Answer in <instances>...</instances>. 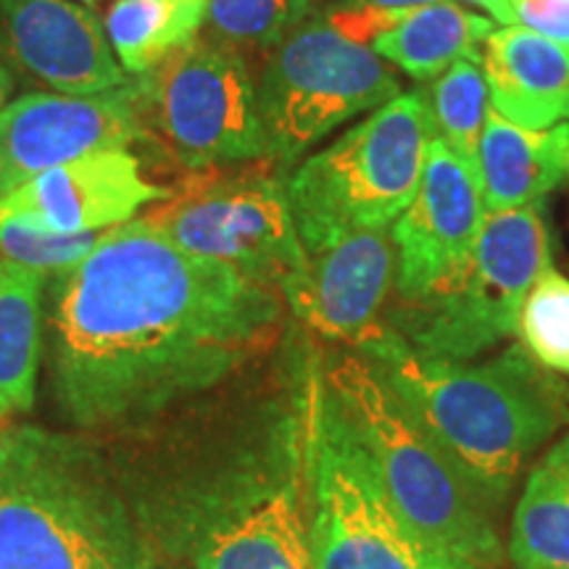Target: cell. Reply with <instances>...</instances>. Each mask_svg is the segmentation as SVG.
<instances>
[{"mask_svg":"<svg viewBox=\"0 0 569 569\" xmlns=\"http://www.w3.org/2000/svg\"><path fill=\"white\" fill-rule=\"evenodd\" d=\"M493 21L461 9L453 0L417 6L393 30L372 42V51L411 80H438L461 59L482 63V48L493 32Z\"/></svg>","mask_w":569,"mask_h":569,"instance_id":"19","label":"cell"},{"mask_svg":"<svg viewBox=\"0 0 569 569\" xmlns=\"http://www.w3.org/2000/svg\"><path fill=\"white\" fill-rule=\"evenodd\" d=\"M306 264L282 284L290 311L319 338L351 348L380 330L396 280L390 230H351L306 248Z\"/></svg>","mask_w":569,"mask_h":569,"instance_id":"13","label":"cell"},{"mask_svg":"<svg viewBox=\"0 0 569 569\" xmlns=\"http://www.w3.org/2000/svg\"><path fill=\"white\" fill-rule=\"evenodd\" d=\"M436 134L478 172V146L486 130L490 92L480 61L461 59L425 92Z\"/></svg>","mask_w":569,"mask_h":569,"instance_id":"23","label":"cell"},{"mask_svg":"<svg viewBox=\"0 0 569 569\" xmlns=\"http://www.w3.org/2000/svg\"><path fill=\"white\" fill-rule=\"evenodd\" d=\"M282 293L134 219L53 293V380L82 427L138 422L274 346Z\"/></svg>","mask_w":569,"mask_h":569,"instance_id":"1","label":"cell"},{"mask_svg":"<svg viewBox=\"0 0 569 569\" xmlns=\"http://www.w3.org/2000/svg\"><path fill=\"white\" fill-rule=\"evenodd\" d=\"M0 569H156L98 453L38 427L0 432Z\"/></svg>","mask_w":569,"mask_h":569,"instance_id":"3","label":"cell"},{"mask_svg":"<svg viewBox=\"0 0 569 569\" xmlns=\"http://www.w3.org/2000/svg\"><path fill=\"white\" fill-rule=\"evenodd\" d=\"M356 351L488 507L507 498L525 459L569 422V386L522 346L486 365L425 359L382 322Z\"/></svg>","mask_w":569,"mask_h":569,"instance_id":"2","label":"cell"},{"mask_svg":"<svg viewBox=\"0 0 569 569\" xmlns=\"http://www.w3.org/2000/svg\"><path fill=\"white\" fill-rule=\"evenodd\" d=\"M11 90H13V77H11V71L6 69L3 63H0V111H3L6 103H9Z\"/></svg>","mask_w":569,"mask_h":569,"instance_id":"30","label":"cell"},{"mask_svg":"<svg viewBox=\"0 0 569 569\" xmlns=\"http://www.w3.org/2000/svg\"><path fill=\"white\" fill-rule=\"evenodd\" d=\"M206 0H113L106 38L117 61L132 74H148L198 38Z\"/></svg>","mask_w":569,"mask_h":569,"instance_id":"22","label":"cell"},{"mask_svg":"<svg viewBox=\"0 0 569 569\" xmlns=\"http://www.w3.org/2000/svg\"><path fill=\"white\" fill-rule=\"evenodd\" d=\"M42 280L34 269L0 259V422L34 403Z\"/></svg>","mask_w":569,"mask_h":569,"instance_id":"21","label":"cell"},{"mask_svg":"<svg viewBox=\"0 0 569 569\" xmlns=\"http://www.w3.org/2000/svg\"><path fill=\"white\" fill-rule=\"evenodd\" d=\"M425 90L375 109L284 177L303 251L340 232L388 230L415 201L436 140Z\"/></svg>","mask_w":569,"mask_h":569,"instance_id":"5","label":"cell"},{"mask_svg":"<svg viewBox=\"0 0 569 569\" xmlns=\"http://www.w3.org/2000/svg\"><path fill=\"white\" fill-rule=\"evenodd\" d=\"M274 161L193 169L146 222L182 251L222 261L280 290L306 264L284 177Z\"/></svg>","mask_w":569,"mask_h":569,"instance_id":"8","label":"cell"},{"mask_svg":"<svg viewBox=\"0 0 569 569\" xmlns=\"http://www.w3.org/2000/svg\"><path fill=\"white\" fill-rule=\"evenodd\" d=\"M396 96L398 80L372 48L332 30L325 17L303 19L256 82L267 159L288 167L348 119Z\"/></svg>","mask_w":569,"mask_h":569,"instance_id":"9","label":"cell"},{"mask_svg":"<svg viewBox=\"0 0 569 569\" xmlns=\"http://www.w3.org/2000/svg\"><path fill=\"white\" fill-rule=\"evenodd\" d=\"M472 163L436 138L427 148L415 201L390 227L396 251V303L440 293L465 272L486 219Z\"/></svg>","mask_w":569,"mask_h":569,"instance_id":"11","label":"cell"},{"mask_svg":"<svg viewBox=\"0 0 569 569\" xmlns=\"http://www.w3.org/2000/svg\"><path fill=\"white\" fill-rule=\"evenodd\" d=\"M519 346L540 367L569 375V280L549 267L525 296L517 317Z\"/></svg>","mask_w":569,"mask_h":569,"instance_id":"25","label":"cell"},{"mask_svg":"<svg viewBox=\"0 0 569 569\" xmlns=\"http://www.w3.org/2000/svg\"><path fill=\"white\" fill-rule=\"evenodd\" d=\"M80 3H96V0H80Z\"/></svg>","mask_w":569,"mask_h":569,"instance_id":"31","label":"cell"},{"mask_svg":"<svg viewBox=\"0 0 569 569\" xmlns=\"http://www.w3.org/2000/svg\"><path fill=\"white\" fill-rule=\"evenodd\" d=\"M549 267L543 206L488 211L465 272L440 293L393 303L386 325L425 359H475L515 336L525 296Z\"/></svg>","mask_w":569,"mask_h":569,"instance_id":"6","label":"cell"},{"mask_svg":"<svg viewBox=\"0 0 569 569\" xmlns=\"http://www.w3.org/2000/svg\"><path fill=\"white\" fill-rule=\"evenodd\" d=\"M438 0H343V6H377V9H417V6H430Z\"/></svg>","mask_w":569,"mask_h":569,"instance_id":"29","label":"cell"},{"mask_svg":"<svg viewBox=\"0 0 569 569\" xmlns=\"http://www.w3.org/2000/svg\"><path fill=\"white\" fill-rule=\"evenodd\" d=\"M169 193L142 177L130 148H98L0 196V213L30 217L53 232H106Z\"/></svg>","mask_w":569,"mask_h":569,"instance_id":"15","label":"cell"},{"mask_svg":"<svg viewBox=\"0 0 569 569\" xmlns=\"http://www.w3.org/2000/svg\"><path fill=\"white\" fill-rule=\"evenodd\" d=\"M465 3H472L478 6V9L488 11L490 19L498 21V24L503 27H515V11H511V3L509 0H465Z\"/></svg>","mask_w":569,"mask_h":569,"instance_id":"28","label":"cell"},{"mask_svg":"<svg viewBox=\"0 0 569 569\" xmlns=\"http://www.w3.org/2000/svg\"><path fill=\"white\" fill-rule=\"evenodd\" d=\"M198 569H315L296 467L222 490L196 540Z\"/></svg>","mask_w":569,"mask_h":569,"instance_id":"14","label":"cell"},{"mask_svg":"<svg viewBox=\"0 0 569 569\" xmlns=\"http://www.w3.org/2000/svg\"><path fill=\"white\" fill-rule=\"evenodd\" d=\"M517 569H569V436L540 459L511 519Z\"/></svg>","mask_w":569,"mask_h":569,"instance_id":"20","label":"cell"},{"mask_svg":"<svg viewBox=\"0 0 569 569\" xmlns=\"http://www.w3.org/2000/svg\"><path fill=\"white\" fill-rule=\"evenodd\" d=\"M311 9V0H206L211 40L240 56L272 53Z\"/></svg>","mask_w":569,"mask_h":569,"instance_id":"24","label":"cell"},{"mask_svg":"<svg viewBox=\"0 0 569 569\" xmlns=\"http://www.w3.org/2000/svg\"><path fill=\"white\" fill-rule=\"evenodd\" d=\"M319 386L411 528L475 569L501 561L490 507L411 419L365 353L353 348L336 356Z\"/></svg>","mask_w":569,"mask_h":569,"instance_id":"4","label":"cell"},{"mask_svg":"<svg viewBox=\"0 0 569 569\" xmlns=\"http://www.w3.org/2000/svg\"><path fill=\"white\" fill-rule=\"evenodd\" d=\"M142 122L188 169L264 161L256 82L246 56L196 38L138 82Z\"/></svg>","mask_w":569,"mask_h":569,"instance_id":"10","label":"cell"},{"mask_svg":"<svg viewBox=\"0 0 569 569\" xmlns=\"http://www.w3.org/2000/svg\"><path fill=\"white\" fill-rule=\"evenodd\" d=\"M515 21L569 53V0H509Z\"/></svg>","mask_w":569,"mask_h":569,"instance_id":"27","label":"cell"},{"mask_svg":"<svg viewBox=\"0 0 569 569\" xmlns=\"http://www.w3.org/2000/svg\"><path fill=\"white\" fill-rule=\"evenodd\" d=\"M138 84L98 92H27L0 111V196L98 148L148 140Z\"/></svg>","mask_w":569,"mask_h":569,"instance_id":"12","label":"cell"},{"mask_svg":"<svg viewBox=\"0 0 569 569\" xmlns=\"http://www.w3.org/2000/svg\"><path fill=\"white\" fill-rule=\"evenodd\" d=\"M0 34L21 67L63 96L130 84L96 13L71 0H0Z\"/></svg>","mask_w":569,"mask_h":569,"instance_id":"16","label":"cell"},{"mask_svg":"<svg viewBox=\"0 0 569 569\" xmlns=\"http://www.w3.org/2000/svg\"><path fill=\"white\" fill-rule=\"evenodd\" d=\"M106 232H53L30 217L0 213V259L34 269L42 277L67 274L88 259Z\"/></svg>","mask_w":569,"mask_h":569,"instance_id":"26","label":"cell"},{"mask_svg":"<svg viewBox=\"0 0 569 569\" xmlns=\"http://www.w3.org/2000/svg\"><path fill=\"white\" fill-rule=\"evenodd\" d=\"M315 569H475L432 543L398 511L372 461L317 382L306 436Z\"/></svg>","mask_w":569,"mask_h":569,"instance_id":"7","label":"cell"},{"mask_svg":"<svg viewBox=\"0 0 569 569\" xmlns=\"http://www.w3.org/2000/svg\"><path fill=\"white\" fill-rule=\"evenodd\" d=\"M490 106L528 130L569 122V53L525 27L490 32L482 48Z\"/></svg>","mask_w":569,"mask_h":569,"instance_id":"17","label":"cell"},{"mask_svg":"<svg viewBox=\"0 0 569 569\" xmlns=\"http://www.w3.org/2000/svg\"><path fill=\"white\" fill-rule=\"evenodd\" d=\"M569 174V122L528 130L490 109L478 146V180L486 211L540 203Z\"/></svg>","mask_w":569,"mask_h":569,"instance_id":"18","label":"cell"}]
</instances>
